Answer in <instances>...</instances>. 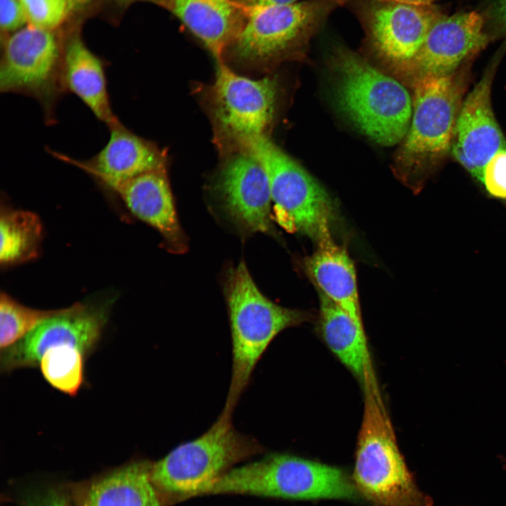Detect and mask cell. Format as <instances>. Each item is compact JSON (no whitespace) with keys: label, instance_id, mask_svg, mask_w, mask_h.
Here are the masks:
<instances>
[{"label":"cell","instance_id":"4","mask_svg":"<svg viewBox=\"0 0 506 506\" xmlns=\"http://www.w3.org/2000/svg\"><path fill=\"white\" fill-rule=\"evenodd\" d=\"M216 494L292 500H355L358 493L354 483L338 467L274 453L231 469L200 493Z\"/></svg>","mask_w":506,"mask_h":506},{"label":"cell","instance_id":"10","mask_svg":"<svg viewBox=\"0 0 506 506\" xmlns=\"http://www.w3.org/2000/svg\"><path fill=\"white\" fill-rule=\"evenodd\" d=\"M207 95L221 145L237 152L249 140L266 135L275 112V78L254 80L240 76L219 60Z\"/></svg>","mask_w":506,"mask_h":506},{"label":"cell","instance_id":"25","mask_svg":"<svg viewBox=\"0 0 506 506\" xmlns=\"http://www.w3.org/2000/svg\"><path fill=\"white\" fill-rule=\"evenodd\" d=\"M61 309L41 310L26 306L8 294L0 296V347L1 351L13 346L37 325L53 316Z\"/></svg>","mask_w":506,"mask_h":506},{"label":"cell","instance_id":"14","mask_svg":"<svg viewBox=\"0 0 506 506\" xmlns=\"http://www.w3.org/2000/svg\"><path fill=\"white\" fill-rule=\"evenodd\" d=\"M484 20L476 11L440 15L433 23L416 56L406 67L416 79L455 72L462 62L488 42Z\"/></svg>","mask_w":506,"mask_h":506},{"label":"cell","instance_id":"34","mask_svg":"<svg viewBox=\"0 0 506 506\" xmlns=\"http://www.w3.org/2000/svg\"><path fill=\"white\" fill-rule=\"evenodd\" d=\"M121 1H126V2H133V1H151V2H154V3H155V4H157V2H158V1H159V0H121Z\"/></svg>","mask_w":506,"mask_h":506},{"label":"cell","instance_id":"7","mask_svg":"<svg viewBox=\"0 0 506 506\" xmlns=\"http://www.w3.org/2000/svg\"><path fill=\"white\" fill-rule=\"evenodd\" d=\"M464 84L455 72L415 80L408 131L397 155L399 176L410 183L451 148Z\"/></svg>","mask_w":506,"mask_h":506},{"label":"cell","instance_id":"26","mask_svg":"<svg viewBox=\"0 0 506 506\" xmlns=\"http://www.w3.org/2000/svg\"><path fill=\"white\" fill-rule=\"evenodd\" d=\"M28 25L52 31L60 25L70 11L66 0H20Z\"/></svg>","mask_w":506,"mask_h":506},{"label":"cell","instance_id":"31","mask_svg":"<svg viewBox=\"0 0 506 506\" xmlns=\"http://www.w3.org/2000/svg\"><path fill=\"white\" fill-rule=\"evenodd\" d=\"M491 14L495 21L506 30V0H495Z\"/></svg>","mask_w":506,"mask_h":506},{"label":"cell","instance_id":"6","mask_svg":"<svg viewBox=\"0 0 506 506\" xmlns=\"http://www.w3.org/2000/svg\"><path fill=\"white\" fill-rule=\"evenodd\" d=\"M240 150L252 154L265 169L274 219L279 226L288 232L309 237L316 245L332 236V200L297 162L266 135L249 140Z\"/></svg>","mask_w":506,"mask_h":506},{"label":"cell","instance_id":"17","mask_svg":"<svg viewBox=\"0 0 506 506\" xmlns=\"http://www.w3.org/2000/svg\"><path fill=\"white\" fill-rule=\"evenodd\" d=\"M113 192L138 219L155 228L169 249L185 252L186 238L179 221L166 169L139 175L117 186Z\"/></svg>","mask_w":506,"mask_h":506},{"label":"cell","instance_id":"20","mask_svg":"<svg viewBox=\"0 0 506 506\" xmlns=\"http://www.w3.org/2000/svg\"><path fill=\"white\" fill-rule=\"evenodd\" d=\"M304 267L318 290L363 327L356 270L346 251L331 236L316 244L314 252L305 258Z\"/></svg>","mask_w":506,"mask_h":506},{"label":"cell","instance_id":"27","mask_svg":"<svg viewBox=\"0 0 506 506\" xmlns=\"http://www.w3.org/2000/svg\"><path fill=\"white\" fill-rule=\"evenodd\" d=\"M481 183L491 195L506 199V148L497 152L487 162Z\"/></svg>","mask_w":506,"mask_h":506},{"label":"cell","instance_id":"30","mask_svg":"<svg viewBox=\"0 0 506 506\" xmlns=\"http://www.w3.org/2000/svg\"><path fill=\"white\" fill-rule=\"evenodd\" d=\"M244 8L292 4L302 0H235Z\"/></svg>","mask_w":506,"mask_h":506},{"label":"cell","instance_id":"29","mask_svg":"<svg viewBox=\"0 0 506 506\" xmlns=\"http://www.w3.org/2000/svg\"><path fill=\"white\" fill-rule=\"evenodd\" d=\"M27 506H72L62 495L48 492L33 500Z\"/></svg>","mask_w":506,"mask_h":506},{"label":"cell","instance_id":"13","mask_svg":"<svg viewBox=\"0 0 506 506\" xmlns=\"http://www.w3.org/2000/svg\"><path fill=\"white\" fill-rule=\"evenodd\" d=\"M215 191L223 211L242 231L275 235L268 175L252 154H232L219 173Z\"/></svg>","mask_w":506,"mask_h":506},{"label":"cell","instance_id":"3","mask_svg":"<svg viewBox=\"0 0 506 506\" xmlns=\"http://www.w3.org/2000/svg\"><path fill=\"white\" fill-rule=\"evenodd\" d=\"M339 108L370 139L390 146L406 136L413 100L398 81L356 53L337 47L332 57Z\"/></svg>","mask_w":506,"mask_h":506},{"label":"cell","instance_id":"2","mask_svg":"<svg viewBox=\"0 0 506 506\" xmlns=\"http://www.w3.org/2000/svg\"><path fill=\"white\" fill-rule=\"evenodd\" d=\"M362 386L364 409L353 471L356 489L374 506H433L399 450L373 370Z\"/></svg>","mask_w":506,"mask_h":506},{"label":"cell","instance_id":"18","mask_svg":"<svg viewBox=\"0 0 506 506\" xmlns=\"http://www.w3.org/2000/svg\"><path fill=\"white\" fill-rule=\"evenodd\" d=\"M157 4L181 20L217 60H223L247 18L235 0H159Z\"/></svg>","mask_w":506,"mask_h":506},{"label":"cell","instance_id":"8","mask_svg":"<svg viewBox=\"0 0 506 506\" xmlns=\"http://www.w3.org/2000/svg\"><path fill=\"white\" fill-rule=\"evenodd\" d=\"M63 57L51 31L28 25L17 30L4 46L0 91L30 97L41 107L45 123H56V108L67 93Z\"/></svg>","mask_w":506,"mask_h":506},{"label":"cell","instance_id":"28","mask_svg":"<svg viewBox=\"0 0 506 506\" xmlns=\"http://www.w3.org/2000/svg\"><path fill=\"white\" fill-rule=\"evenodd\" d=\"M27 22L20 0H0V25L1 30L9 32L18 30Z\"/></svg>","mask_w":506,"mask_h":506},{"label":"cell","instance_id":"12","mask_svg":"<svg viewBox=\"0 0 506 506\" xmlns=\"http://www.w3.org/2000/svg\"><path fill=\"white\" fill-rule=\"evenodd\" d=\"M361 22L375 51L389 62L406 66L420 49L441 13L434 5L419 6L365 0Z\"/></svg>","mask_w":506,"mask_h":506},{"label":"cell","instance_id":"11","mask_svg":"<svg viewBox=\"0 0 506 506\" xmlns=\"http://www.w3.org/2000/svg\"><path fill=\"white\" fill-rule=\"evenodd\" d=\"M112 301L102 303H75L37 325L22 339L1 351V368L10 371L39 365L49 349L74 346L85 355L94 349L100 338Z\"/></svg>","mask_w":506,"mask_h":506},{"label":"cell","instance_id":"19","mask_svg":"<svg viewBox=\"0 0 506 506\" xmlns=\"http://www.w3.org/2000/svg\"><path fill=\"white\" fill-rule=\"evenodd\" d=\"M105 63L75 36L64 48L63 81L96 119L110 127L119 122L110 103Z\"/></svg>","mask_w":506,"mask_h":506},{"label":"cell","instance_id":"32","mask_svg":"<svg viewBox=\"0 0 506 506\" xmlns=\"http://www.w3.org/2000/svg\"><path fill=\"white\" fill-rule=\"evenodd\" d=\"M346 1H347V0H342L343 4ZM375 1H392V2H398V3H403V4H413V5H419V6H429V5H433V2L435 0H375Z\"/></svg>","mask_w":506,"mask_h":506},{"label":"cell","instance_id":"1","mask_svg":"<svg viewBox=\"0 0 506 506\" xmlns=\"http://www.w3.org/2000/svg\"><path fill=\"white\" fill-rule=\"evenodd\" d=\"M224 294L232 342V372L223 410L232 414L271 342L283 330L309 320L310 315L280 306L264 295L243 261L227 271Z\"/></svg>","mask_w":506,"mask_h":506},{"label":"cell","instance_id":"15","mask_svg":"<svg viewBox=\"0 0 506 506\" xmlns=\"http://www.w3.org/2000/svg\"><path fill=\"white\" fill-rule=\"evenodd\" d=\"M108 129V142L89 159L77 160L51 149L48 152L83 170L112 191L119 184L139 175L166 169L164 153L153 143L138 136L120 121Z\"/></svg>","mask_w":506,"mask_h":506},{"label":"cell","instance_id":"21","mask_svg":"<svg viewBox=\"0 0 506 506\" xmlns=\"http://www.w3.org/2000/svg\"><path fill=\"white\" fill-rule=\"evenodd\" d=\"M151 466L136 462L95 480L86 488L80 506H162Z\"/></svg>","mask_w":506,"mask_h":506},{"label":"cell","instance_id":"24","mask_svg":"<svg viewBox=\"0 0 506 506\" xmlns=\"http://www.w3.org/2000/svg\"><path fill=\"white\" fill-rule=\"evenodd\" d=\"M85 353L72 346H61L48 350L39 365L43 377L53 388L74 396L84 382Z\"/></svg>","mask_w":506,"mask_h":506},{"label":"cell","instance_id":"23","mask_svg":"<svg viewBox=\"0 0 506 506\" xmlns=\"http://www.w3.org/2000/svg\"><path fill=\"white\" fill-rule=\"evenodd\" d=\"M42 225L30 211L2 208L0 214V263L8 266L36 258L39 253Z\"/></svg>","mask_w":506,"mask_h":506},{"label":"cell","instance_id":"16","mask_svg":"<svg viewBox=\"0 0 506 506\" xmlns=\"http://www.w3.org/2000/svg\"><path fill=\"white\" fill-rule=\"evenodd\" d=\"M492 79L493 73H486L462 102L451 145L454 157L481 183L487 162L506 148L492 109Z\"/></svg>","mask_w":506,"mask_h":506},{"label":"cell","instance_id":"5","mask_svg":"<svg viewBox=\"0 0 506 506\" xmlns=\"http://www.w3.org/2000/svg\"><path fill=\"white\" fill-rule=\"evenodd\" d=\"M231 417L222 410L203 434L152 463L151 478L160 493L175 500L200 495L233 465L263 451L257 441L234 428Z\"/></svg>","mask_w":506,"mask_h":506},{"label":"cell","instance_id":"22","mask_svg":"<svg viewBox=\"0 0 506 506\" xmlns=\"http://www.w3.org/2000/svg\"><path fill=\"white\" fill-rule=\"evenodd\" d=\"M318 294L322 336L332 352L363 384L372 368L363 327L323 293L318 291Z\"/></svg>","mask_w":506,"mask_h":506},{"label":"cell","instance_id":"9","mask_svg":"<svg viewBox=\"0 0 506 506\" xmlns=\"http://www.w3.org/2000/svg\"><path fill=\"white\" fill-rule=\"evenodd\" d=\"M342 0H302L244 8L245 22L227 51L238 61L265 65L288 56L319 28Z\"/></svg>","mask_w":506,"mask_h":506},{"label":"cell","instance_id":"33","mask_svg":"<svg viewBox=\"0 0 506 506\" xmlns=\"http://www.w3.org/2000/svg\"><path fill=\"white\" fill-rule=\"evenodd\" d=\"M70 11H78L89 5L93 0H66Z\"/></svg>","mask_w":506,"mask_h":506}]
</instances>
